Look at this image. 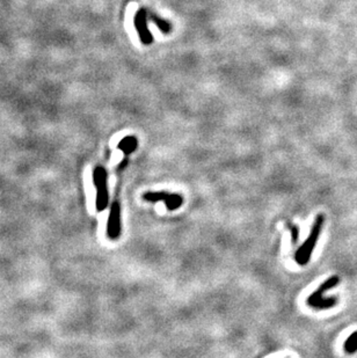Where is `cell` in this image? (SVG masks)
<instances>
[{
  "label": "cell",
  "mask_w": 357,
  "mask_h": 358,
  "mask_svg": "<svg viewBox=\"0 0 357 358\" xmlns=\"http://www.w3.org/2000/svg\"><path fill=\"white\" fill-rule=\"evenodd\" d=\"M107 234L112 240H116L121 234V206L117 201H114L111 205L109 218H108Z\"/></svg>",
  "instance_id": "obj_6"
},
{
  "label": "cell",
  "mask_w": 357,
  "mask_h": 358,
  "mask_svg": "<svg viewBox=\"0 0 357 358\" xmlns=\"http://www.w3.org/2000/svg\"><path fill=\"white\" fill-rule=\"evenodd\" d=\"M137 145H138L137 138L135 137V136H128V137H125L121 140L117 147H119L125 156H129L130 153H133L135 149L137 148Z\"/></svg>",
  "instance_id": "obj_7"
},
{
  "label": "cell",
  "mask_w": 357,
  "mask_h": 358,
  "mask_svg": "<svg viewBox=\"0 0 357 358\" xmlns=\"http://www.w3.org/2000/svg\"><path fill=\"white\" fill-rule=\"evenodd\" d=\"M340 283V277L336 275L332 276L328 279L325 280V282L320 285V287L315 290V291L311 294V296L306 299V304L312 309L315 310H327L332 309L336 305L337 299L335 297H329V298H324L325 292L329 291V290L335 288L336 285Z\"/></svg>",
  "instance_id": "obj_1"
},
{
  "label": "cell",
  "mask_w": 357,
  "mask_h": 358,
  "mask_svg": "<svg viewBox=\"0 0 357 358\" xmlns=\"http://www.w3.org/2000/svg\"><path fill=\"white\" fill-rule=\"evenodd\" d=\"M93 182L97 188V210L103 211L108 205V188L107 172L103 167L99 166L93 172Z\"/></svg>",
  "instance_id": "obj_3"
},
{
  "label": "cell",
  "mask_w": 357,
  "mask_h": 358,
  "mask_svg": "<svg viewBox=\"0 0 357 358\" xmlns=\"http://www.w3.org/2000/svg\"><path fill=\"white\" fill-rule=\"evenodd\" d=\"M146 202L164 201L168 211H174L182 205L183 198L179 194H171L168 192H147L143 195Z\"/></svg>",
  "instance_id": "obj_4"
},
{
  "label": "cell",
  "mask_w": 357,
  "mask_h": 358,
  "mask_svg": "<svg viewBox=\"0 0 357 358\" xmlns=\"http://www.w3.org/2000/svg\"><path fill=\"white\" fill-rule=\"evenodd\" d=\"M147 15L153 22H155L158 28H159L164 34H168L170 31L172 30L171 24H168V22H167L166 20L161 19V17H159L157 14H155V13H150V14H147Z\"/></svg>",
  "instance_id": "obj_8"
},
{
  "label": "cell",
  "mask_w": 357,
  "mask_h": 358,
  "mask_svg": "<svg viewBox=\"0 0 357 358\" xmlns=\"http://www.w3.org/2000/svg\"><path fill=\"white\" fill-rule=\"evenodd\" d=\"M147 12L144 8H141L135 15V27L141 39V42L145 45L153 42V36L147 28Z\"/></svg>",
  "instance_id": "obj_5"
},
{
  "label": "cell",
  "mask_w": 357,
  "mask_h": 358,
  "mask_svg": "<svg viewBox=\"0 0 357 358\" xmlns=\"http://www.w3.org/2000/svg\"><path fill=\"white\" fill-rule=\"evenodd\" d=\"M325 217L323 215L317 216L313 226H312V230L309 234V237L305 240V242L302 244V246L297 249L295 260L299 266H305L310 262L312 253L314 251L315 244L319 239V235L322 233L323 225H324Z\"/></svg>",
  "instance_id": "obj_2"
},
{
  "label": "cell",
  "mask_w": 357,
  "mask_h": 358,
  "mask_svg": "<svg viewBox=\"0 0 357 358\" xmlns=\"http://www.w3.org/2000/svg\"><path fill=\"white\" fill-rule=\"evenodd\" d=\"M288 228L289 230H290V233H291V238H292V242L293 243H296L298 241V237H299V230H298V228L296 225H293L292 223H288Z\"/></svg>",
  "instance_id": "obj_10"
},
{
  "label": "cell",
  "mask_w": 357,
  "mask_h": 358,
  "mask_svg": "<svg viewBox=\"0 0 357 358\" xmlns=\"http://www.w3.org/2000/svg\"><path fill=\"white\" fill-rule=\"evenodd\" d=\"M345 351L347 353H355L357 351V330L352 333L345 342Z\"/></svg>",
  "instance_id": "obj_9"
}]
</instances>
